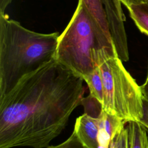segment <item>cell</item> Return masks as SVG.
<instances>
[{"label": "cell", "instance_id": "8992f818", "mask_svg": "<svg viewBox=\"0 0 148 148\" xmlns=\"http://www.w3.org/2000/svg\"><path fill=\"white\" fill-rule=\"evenodd\" d=\"M100 119L86 113L78 117L73 131L87 148H99Z\"/></svg>", "mask_w": 148, "mask_h": 148}, {"label": "cell", "instance_id": "6da1fadb", "mask_svg": "<svg viewBox=\"0 0 148 148\" xmlns=\"http://www.w3.org/2000/svg\"><path fill=\"white\" fill-rule=\"evenodd\" d=\"M83 79L55 58L0 96V148H47L82 104Z\"/></svg>", "mask_w": 148, "mask_h": 148}, {"label": "cell", "instance_id": "8fae6325", "mask_svg": "<svg viewBox=\"0 0 148 148\" xmlns=\"http://www.w3.org/2000/svg\"><path fill=\"white\" fill-rule=\"evenodd\" d=\"M90 90V95L97 99L102 105L103 97V87L101 73L98 66L93 72L83 79Z\"/></svg>", "mask_w": 148, "mask_h": 148}, {"label": "cell", "instance_id": "30bf717a", "mask_svg": "<svg viewBox=\"0 0 148 148\" xmlns=\"http://www.w3.org/2000/svg\"><path fill=\"white\" fill-rule=\"evenodd\" d=\"M130 17L138 28L148 36V2L128 7Z\"/></svg>", "mask_w": 148, "mask_h": 148}, {"label": "cell", "instance_id": "4fadbf2b", "mask_svg": "<svg viewBox=\"0 0 148 148\" xmlns=\"http://www.w3.org/2000/svg\"><path fill=\"white\" fill-rule=\"evenodd\" d=\"M47 148H87L80 141L73 131L71 136L64 142L56 146H49Z\"/></svg>", "mask_w": 148, "mask_h": 148}, {"label": "cell", "instance_id": "5bb4252c", "mask_svg": "<svg viewBox=\"0 0 148 148\" xmlns=\"http://www.w3.org/2000/svg\"><path fill=\"white\" fill-rule=\"evenodd\" d=\"M145 128L148 129V101L143 97V116L139 122Z\"/></svg>", "mask_w": 148, "mask_h": 148}, {"label": "cell", "instance_id": "7a4b0ae2", "mask_svg": "<svg viewBox=\"0 0 148 148\" xmlns=\"http://www.w3.org/2000/svg\"><path fill=\"white\" fill-rule=\"evenodd\" d=\"M59 35L31 31L0 13V96L55 58Z\"/></svg>", "mask_w": 148, "mask_h": 148}, {"label": "cell", "instance_id": "2e32d148", "mask_svg": "<svg viewBox=\"0 0 148 148\" xmlns=\"http://www.w3.org/2000/svg\"><path fill=\"white\" fill-rule=\"evenodd\" d=\"M140 87L143 97L148 101V71L147 77L145 79V81L143 83V84L142 86H140Z\"/></svg>", "mask_w": 148, "mask_h": 148}, {"label": "cell", "instance_id": "52a82bcc", "mask_svg": "<svg viewBox=\"0 0 148 148\" xmlns=\"http://www.w3.org/2000/svg\"><path fill=\"white\" fill-rule=\"evenodd\" d=\"M99 119V148H109L110 143L125 126V123L116 116L110 114L103 109Z\"/></svg>", "mask_w": 148, "mask_h": 148}, {"label": "cell", "instance_id": "3957f363", "mask_svg": "<svg viewBox=\"0 0 148 148\" xmlns=\"http://www.w3.org/2000/svg\"><path fill=\"white\" fill-rule=\"evenodd\" d=\"M113 56L118 55L112 39L79 0L69 22L59 35L55 59L84 79L100 61Z\"/></svg>", "mask_w": 148, "mask_h": 148}, {"label": "cell", "instance_id": "5b68a950", "mask_svg": "<svg viewBox=\"0 0 148 148\" xmlns=\"http://www.w3.org/2000/svg\"><path fill=\"white\" fill-rule=\"evenodd\" d=\"M111 36L118 57L122 61L129 60V52L124 21L125 17L120 0H102Z\"/></svg>", "mask_w": 148, "mask_h": 148}, {"label": "cell", "instance_id": "9a60e30c", "mask_svg": "<svg viewBox=\"0 0 148 148\" xmlns=\"http://www.w3.org/2000/svg\"><path fill=\"white\" fill-rule=\"evenodd\" d=\"M120 2L124 4L127 8L133 5H139L143 3H146L148 0H120Z\"/></svg>", "mask_w": 148, "mask_h": 148}, {"label": "cell", "instance_id": "7c38bea8", "mask_svg": "<svg viewBox=\"0 0 148 148\" xmlns=\"http://www.w3.org/2000/svg\"><path fill=\"white\" fill-rule=\"evenodd\" d=\"M109 148H129L128 133L126 127L124 126L116 135L110 143Z\"/></svg>", "mask_w": 148, "mask_h": 148}, {"label": "cell", "instance_id": "277c9868", "mask_svg": "<svg viewBox=\"0 0 148 148\" xmlns=\"http://www.w3.org/2000/svg\"><path fill=\"white\" fill-rule=\"evenodd\" d=\"M102 76V109L125 123L140 122L143 116V96L140 86L126 70L118 56L106 58L98 65Z\"/></svg>", "mask_w": 148, "mask_h": 148}, {"label": "cell", "instance_id": "9c48e42d", "mask_svg": "<svg viewBox=\"0 0 148 148\" xmlns=\"http://www.w3.org/2000/svg\"><path fill=\"white\" fill-rule=\"evenodd\" d=\"M127 123L129 148H148V138L145 128L138 121H131Z\"/></svg>", "mask_w": 148, "mask_h": 148}, {"label": "cell", "instance_id": "ba28073f", "mask_svg": "<svg viewBox=\"0 0 148 148\" xmlns=\"http://www.w3.org/2000/svg\"><path fill=\"white\" fill-rule=\"evenodd\" d=\"M82 1L103 32L108 37L112 38L102 0H82Z\"/></svg>", "mask_w": 148, "mask_h": 148}, {"label": "cell", "instance_id": "e0dca14e", "mask_svg": "<svg viewBox=\"0 0 148 148\" xmlns=\"http://www.w3.org/2000/svg\"><path fill=\"white\" fill-rule=\"evenodd\" d=\"M13 0H0V13H5Z\"/></svg>", "mask_w": 148, "mask_h": 148}]
</instances>
